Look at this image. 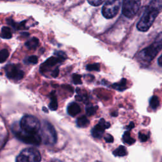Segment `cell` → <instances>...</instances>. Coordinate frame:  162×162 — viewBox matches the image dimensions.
<instances>
[{
  "instance_id": "5",
  "label": "cell",
  "mask_w": 162,
  "mask_h": 162,
  "mask_svg": "<svg viewBox=\"0 0 162 162\" xmlns=\"http://www.w3.org/2000/svg\"><path fill=\"white\" fill-rule=\"evenodd\" d=\"M41 156L39 151L34 148L23 149L18 155L16 162H40Z\"/></svg>"
},
{
  "instance_id": "22",
  "label": "cell",
  "mask_w": 162,
  "mask_h": 162,
  "mask_svg": "<svg viewBox=\"0 0 162 162\" xmlns=\"http://www.w3.org/2000/svg\"><path fill=\"white\" fill-rule=\"evenodd\" d=\"M9 51L6 49L0 51V63L5 62L9 57Z\"/></svg>"
},
{
  "instance_id": "11",
  "label": "cell",
  "mask_w": 162,
  "mask_h": 162,
  "mask_svg": "<svg viewBox=\"0 0 162 162\" xmlns=\"http://www.w3.org/2000/svg\"><path fill=\"white\" fill-rule=\"evenodd\" d=\"M110 123L106 122L105 119L101 118L99 123L91 130V134L94 138L100 139L103 135L105 129L110 128Z\"/></svg>"
},
{
  "instance_id": "32",
  "label": "cell",
  "mask_w": 162,
  "mask_h": 162,
  "mask_svg": "<svg viewBox=\"0 0 162 162\" xmlns=\"http://www.w3.org/2000/svg\"><path fill=\"white\" fill-rule=\"evenodd\" d=\"M158 63L160 67H161L162 66V64H161V56H160L159 57L158 60Z\"/></svg>"
},
{
  "instance_id": "31",
  "label": "cell",
  "mask_w": 162,
  "mask_h": 162,
  "mask_svg": "<svg viewBox=\"0 0 162 162\" xmlns=\"http://www.w3.org/2000/svg\"><path fill=\"white\" fill-rule=\"evenodd\" d=\"M134 126H135L134 123L133 122H131L130 123V124H129L128 126H127L126 128L128 129V130H131L132 128H133L134 127Z\"/></svg>"
},
{
  "instance_id": "12",
  "label": "cell",
  "mask_w": 162,
  "mask_h": 162,
  "mask_svg": "<svg viewBox=\"0 0 162 162\" xmlns=\"http://www.w3.org/2000/svg\"><path fill=\"white\" fill-rule=\"evenodd\" d=\"M81 111L80 106L75 102L70 103L67 107V113L71 117H75L78 115Z\"/></svg>"
},
{
  "instance_id": "10",
  "label": "cell",
  "mask_w": 162,
  "mask_h": 162,
  "mask_svg": "<svg viewBox=\"0 0 162 162\" xmlns=\"http://www.w3.org/2000/svg\"><path fill=\"white\" fill-rule=\"evenodd\" d=\"M5 72L6 77L11 80L18 81L22 79L24 76V72L20 67L15 64H10L6 66Z\"/></svg>"
},
{
  "instance_id": "3",
  "label": "cell",
  "mask_w": 162,
  "mask_h": 162,
  "mask_svg": "<svg viewBox=\"0 0 162 162\" xmlns=\"http://www.w3.org/2000/svg\"><path fill=\"white\" fill-rule=\"evenodd\" d=\"M18 130L27 134H38L41 129V123L38 118L33 115H26L21 118Z\"/></svg>"
},
{
  "instance_id": "19",
  "label": "cell",
  "mask_w": 162,
  "mask_h": 162,
  "mask_svg": "<svg viewBox=\"0 0 162 162\" xmlns=\"http://www.w3.org/2000/svg\"><path fill=\"white\" fill-rule=\"evenodd\" d=\"M149 105L153 110H156L160 105V100L156 96H153L149 100Z\"/></svg>"
},
{
  "instance_id": "6",
  "label": "cell",
  "mask_w": 162,
  "mask_h": 162,
  "mask_svg": "<svg viewBox=\"0 0 162 162\" xmlns=\"http://www.w3.org/2000/svg\"><path fill=\"white\" fill-rule=\"evenodd\" d=\"M121 3L118 0H110L106 2L102 8L103 17L108 19L115 17L119 11Z\"/></svg>"
},
{
  "instance_id": "8",
  "label": "cell",
  "mask_w": 162,
  "mask_h": 162,
  "mask_svg": "<svg viewBox=\"0 0 162 162\" xmlns=\"http://www.w3.org/2000/svg\"><path fill=\"white\" fill-rule=\"evenodd\" d=\"M14 132L15 136L24 143L38 146L41 143V137L39 134H27L22 132L18 128L14 129Z\"/></svg>"
},
{
  "instance_id": "9",
  "label": "cell",
  "mask_w": 162,
  "mask_h": 162,
  "mask_svg": "<svg viewBox=\"0 0 162 162\" xmlns=\"http://www.w3.org/2000/svg\"><path fill=\"white\" fill-rule=\"evenodd\" d=\"M54 54L57 57H51L48 58L45 63L42 64V65L40 67V72L41 73H42L44 71L45 72V70L48 68L55 66V65L61 63L67 59V55L63 51H56Z\"/></svg>"
},
{
  "instance_id": "26",
  "label": "cell",
  "mask_w": 162,
  "mask_h": 162,
  "mask_svg": "<svg viewBox=\"0 0 162 162\" xmlns=\"http://www.w3.org/2000/svg\"><path fill=\"white\" fill-rule=\"evenodd\" d=\"M73 83L76 85L81 84L82 82L81 81V75L79 74H73L72 76Z\"/></svg>"
},
{
  "instance_id": "18",
  "label": "cell",
  "mask_w": 162,
  "mask_h": 162,
  "mask_svg": "<svg viewBox=\"0 0 162 162\" xmlns=\"http://www.w3.org/2000/svg\"><path fill=\"white\" fill-rule=\"evenodd\" d=\"M122 138H123L124 142L129 145L132 144L136 142V140L131 136L130 132H129L128 131H127L124 132Z\"/></svg>"
},
{
  "instance_id": "7",
  "label": "cell",
  "mask_w": 162,
  "mask_h": 162,
  "mask_svg": "<svg viewBox=\"0 0 162 162\" xmlns=\"http://www.w3.org/2000/svg\"><path fill=\"white\" fill-rule=\"evenodd\" d=\"M141 2L126 0L123 2L122 14L128 18H132L137 14L139 10Z\"/></svg>"
},
{
  "instance_id": "13",
  "label": "cell",
  "mask_w": 162,
  "mask_h": 162,
  "mask_svg": "<svg viewBox=\"0 0 162 162\" xmlns=\"http://www.w3.org/2000/svg\"><path fill=\"white\" fill-rule=\"evenodd\" d=\"M39 44V39L36 38H32L26 42L25 46L29 50H34L38 48Z\"/></svg>"
},
{
  "instance_id": "20",
  "label": "cell",
  "mask_w": 162,
  "mask_h": 162,
  "mask_svg": "<svg viewBox=\"0 0 162 162\" xmlns=\"http://www.w3.org/2000/svg\"><path fill=\"white\" fill-rule=\"evenodd\" d=\"M113 153L117 156H124L127 155V150L124 146H120L114 151Z\"/></svg>"
},
{
  "instance_id": "1",
  "label": "cell",
  "mask_w": 162,
  "mask_h": 162,
  "mask_svg": "<svg viewBox=\"0 0 162 162\" xmlns=\"http://www.w3.org/2000/svg\"><path fill=\"white\" fill-rule=\"evenodd\" d=\"M161 8L162 2L161 0H154L151 2L137 24V29L142 32L148 31L154 23Z\"/></svg>"
},
{
  "instance_id": "33",
  "label": "cell",
  "mask_w": 162,
  "mask_h": 162,
  "mask_svg": "<svg viewBox=\"0 0 162 162\" xmlns=\"http://www.w3.org/2000/svg\"><path fill=\"white\" fill-rule=\"evenodd\" d=\"M42 110H44V112H46V113H48V110H47L46 109H45V107H43Z\"/></svg>"
},
{
  "instance_id": "2",
  "label": "cell",
  "mask_w": 162,
  "mask_h": 162,
  "mask_svg": "<svg viewBox=\"0 0 162 162\" xmlns=\"http://www.w3.org/2000/svg\"><path fill=\"white\" fill-rule=\"evenodd\" d=\"M162 48L161 33L160 32L153 44L143 49L137 54V60L142 63H148L153 60V59L161 51Z\"/></svg>"
},
{
  "instance_id": "4",
  "label": "cell",
  "mask_w": 162,
  "mask_h": 162,
  "mask_svg": "<svg viewBox=\"0 0 162 162\" xmlns=\"http://www.w3.org/2000/svg\"><path fill=\"white\" fill-rule=\"evenodd\" d=\"M41 141L46 145H53L57 141V134L53 125L48 121H44L41 128Z\"/></svg>"
},
{
  "instance_id": "16",
  "label": "cell",
  "mask_w": 162,
  "mask_h": 162,
  "mask_svg": "<svg viewBox=\"0 0 162 162\" xmlns=\"http://www.w3.org/2000/svg\"><path fill=\"white\" fill-rule=\"evenodd\" d=\"M50 103H49V109L51 111H56L58 109V101H57V98L55 96V93H51V96L50 97Z\"/></svg>"
},
{
  "instance_id": "29",
  "label": "cell",
  "mask_w": 162,
  "mask_h": 162,
  "mask_svg": "<svg viewBox=\"0 0 162 162\" xmlns=\"http://www.w3.org/2000/svg\"><path fill=\"white\" fill-rule=\"evenodd\" d=\"M139 138L140 139V141H142V142H145L148 139V136L146 134H144L143 133L140 132L139 134Z\"/></svg>"
},
{
  "instance_id": "15",
  "label": "cell",
  "mask_w": 162,
  "mask_h": 162,
  "mask_svg": "<svg viewBox=\"0 0 162 162\" xmlns=\"http://www.w3.org/2000/svg\"><path fill=\"white\" fill-rule=\"evenodd\" d=\"M127 80L125 79H122L119 82L115 83L112 85V88L118 90L119 91H124L127 89L126 85H127Z\"/></svg>"
},
{
  "instance_id": "28",
  "label": "cell",
  "mask_w": 162,
  "mask_h": 162,
  "mask_svg": "<svg viewBox=\"0 0 162 162\" xmlns=\"http://www.w3.org/2000/svg\"><path fill=\"white\" fill-rule=\"evenodd\" d=\"M104 139H105V141H106V143H113V136H112V135L109 134H107L105 136Z\"/></svg>"
},
{
  "instance_id": "25",
  "label": "cell",
  "mask_w": 162,
  "mask_h": 162,
  "mask_svg": "<svg viewBox=\"0 0 162 162\" xmlns=\"http://www.w3.org/2000/svg\"><path fill=\"white\" fill-rule=\"evenodd\" d=\"M75 100L78 101H86L88 100V96L86 94H80L78 93L77 96H75Z\"/></svg>"
},
{
  "instance_id": "23",
  "label": "cell",
  "mask_w": 162,
  "mask_h": 162,
  "mask_svg": "<svg viewBox=\"0 0 162 162\" xmlns=\"http://www.w3.org/2000/svg\"><path fill=\"white\" fill-rule=\"evenodd\" d=\"M86 69L88 71H97L100 70V65L99 63H93L89 64L86 66Z\"/></svg>"
},
{
  "instance_id": "27",
  "label": "cell",
  "mask_w": 162,
  "mask_h": 162,
  "mask_svg": "<svg viewBox=\"0 0 162 162\" xmlns=\"http://www.w3.org/2000/svg\"><path fill=\"white\" fill-rule=\"evenodd\" d=\"M104 2L103 1H99V0H95V1H88V3L94 6H98L101 5Z\"/></svg>"
},
{
  "instance_id": "14",
  "label": "cell",
  "mask_w": 162,
  "mask_h": 162,
  "mask_svg": "<svg viewBox=\"0 0 162 162\" xmlns=\"http://www.w3.org/2000/svg\"><path fill=\"white\" fill-rule=\"evenodd\" d=\"M76 124L79 127L85 128L89 125V121L88 120L87 117L83 115L77 118L76 121Z\"/></svg>"
},
{
  "instance_id": "21",
  "label": "cell",
  "mask_w": 162,
  "mask_h": 162,
  "mask_svg": "<svg viewBox=\"0 0 162 162\" xmlns=\"http://www.w3.org/2000/svg\"><path fill=\"white\" fill-rule=\"evenodd\" d=\"M97 109H98L97 106H93L91 105H88L85 107L86 114H87L88 116H93L96 113Z\"/></svg>"
},
{
  "instance_id": "24",
  "label": "cell",
  "mask_w": 162,
  "mask_h": 162,
  "mask_svg": "<svg viewBox=\"0 0 162 162\" xmlns=\"http://www.w3.org/2000/svg\"><path fill=\"white\" fill-rule=\"evenodd\" d=\"M24 62L26 64H34H34L38 63V57L34 56V55L30 56V57H27L25 60Z\"/></svg>"
},
{
  "instance_id": "30",
  "label": "cell",
  "mask_w": 162,
  "mask_h": 162,
  "mask_svg": "<svg viewBox=\"0 0 162 162\" xmlns=\"http://www.w3.org/2000/svg\"><path fill=\"white\" fill-rule=\"evenodd\" d=\"M58 74H59V69H58V67L55 68L51 73V75L54 78L57 77L58 75Z\"/></svg>"
},
{
  "instance_id": "17",
  "label": "cell",
  "mask_w": 162,
  "mask_h": 162,
  "mask_svg": "<svg viewBox=\"0 0 162 162\" xmlns=\"http://www.w3.org/2000/svg\"><path fill=\"white\" fill-rule=\"evenodd\" d=\"M0 36L3 39H9L12 37V32L10 28L8 27H3L2 29L1 33H0Z\"/></svg>"
}]
</instances>
